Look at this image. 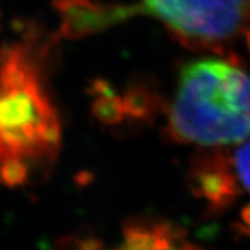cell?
Listing matches in <instances>:
<instances>
[{"label":"cell","mask_w":250,"mask_h":250,"mask_svg":"<svg viewBox=\"0 0 250 250\" xmlns=\"http://www.w3.org/2000/svg\"><path fill=\"white\" fill-rule=\"evenodd\" d=\"M236 179L229 171L226 164L217 158L206 160L195 168V190L214 206L229 203L236 195Z\"/></svg>","instance_id":"obj_4"},{"label":"cell","mask_w":250,"mask_h":250,"mask_svg":"<svg viewBox=\"0 0 250 250\" xmlns=\"http://www.w3.org/2000/svg\"><path fill=\"white\" fill-rule=\"evenodd\" d=\"M178 141L220 147L250 138V76L221 59L189 62L168 112Z\"/></svg>","instance_id":"obj_2"},{"label":"cell","mask_w":250,"mask_h":250,"mask_svg":"<svg viewBox=\"0 0 250 250\" xmlns=\"http://www.w3.org/2000/svg\"><path fill=\"white\" fill-rule=\"evenodd\" d=\"M60 120L39 62L23 46L0 55V174L23 183L32 165L47 164L60 145Z\"/></svg>","instance_id":"obj_1"},{"label":"cell","mask_w":250,"mask_h":250,"mask_svg":"<svg viewBox=\"0 0 250 250\" xmlns=\"http://www.w3.org/2000/svg\"><path fill=\"white\" fill-rule=\"evenodd\" d=\"M243 217H244V222H245V225H247L248 227H250V207L245 209Z\"/></svg>","instance_id":"obj_6"},{"label":"cell","mask_w":250,"mask_h":250,"mask_svg":"<svg viewBox=\"0 0 250 250\" xmlns=\"http://www.w3.org/2000/svg\"><path fill=\"white\" fill-rule=\"evenodd\" d=\"M236 181L250 193V139L237 148L232 160Z\"/></svg>","instance_id":"obj_5"},{"label":"cell","mask_w":250,"mask_h":250,"mask_svg":"<svg viewBox=\"0 0 250 250\" xmlns=\"http://www.w3.org/2000/svg\"><path fill=\"white\" fill-rule=\"evenodd\" d=\"M139 14L160 21L187 45L221 49L244 40L250 46V0H141L115 5L116 22Z\"/></svg>","instance_id":"obj_3"}]
</instances>
